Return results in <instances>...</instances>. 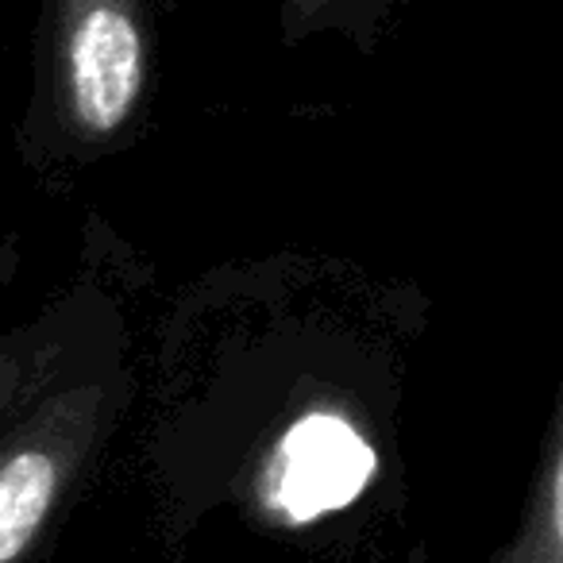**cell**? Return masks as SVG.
Returning <instances> with one entry per match:
<instances>
[{
	"label": "cell",
	"mask_w": 563,
	"mask_h": 563,
	"mask_svg": "<svg viewBox=\"0 0 563 563\" xmlns=\"http://www.w3.org/2000/svg\"><path fill=\"white\" fill-rule=\"evenodd\" d=\"M151 86L147 0H43L20 155L32 170H70L112 155L143 120Z\"/></svg>",
	"instance_id": "obj_1"
},
{
	"label": "cell",
	"mask_w": 563,
	"mask_h": 563,
	"mask_svg": "<svg viewBox=\"0 0 563 563\" xmlns=\"http://www.w3.org/2000/svg\"><path fill=\"white\" fill-rule=\"evenodd\" d=\"M112 309L0 429V563H27L132 398Z\"/></svg>",
	"instance_id": "obj_2"
},
{
	"label": "cell",
	"mask_w": 563,
	"mask_h": 563,
	"mask_svg": "<svg viewBox=\"0 0 563 563\" xmlns=\"http://www.w3.org/2000/svg\"><path fill=\"white\" fill-rule=\"evenodd\" d=\"M378 471L375 444L344 413H306L274 440L263 463V506L286 525H309L352 506Z\"/></svg>",
	"instance_id": "obj_3"
},
{
	"label": "cell",
	"mask_w": 563,
	"mask_h": 563,
	"mask_svg": "<svg viewBox=\"0 0 563 563\" xmlns=\"http://www.w3.org/2000/svg\"><path fill=\"white\" fill-rule=\"evenodd\" d=\"M104 313V301H58L35 321L0 332V429L78 352Z\"/></svg>",
	"instance_id": "obj_4"
},
{
	"label": "cell",
	"mask_w": 563,
	"mask_h": 563,
	"mask_svg": "<svg viewBox=\"0 0 563 563\" xmlns=\"http://www.w3.org/2000/svg\"><path fill=\"white\" fill-rule=\"evenodd\" d=\"M494 563H563V409L560 401L548 413L540 440V460L532 471L525 514L514 540Z\"/></svg>",
	"instance_id": "obj_5"
},
{
	"label": "cell",
	"mask_w": 563,
	"mask_h": 563,
	"mask_svg": "<svg viewBox=\"0 0 563 563\" xmlns=\"http://www.w3.org/2000/svg\"><path fill=\"white\" fill-rule=\"evenodd\" d=\"M398 0H278L282 47L313 40H340L355 55L371 58L386 40Z\"/></svg>",
	"instance_id": "obj_6"
}]
</instances>
